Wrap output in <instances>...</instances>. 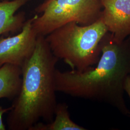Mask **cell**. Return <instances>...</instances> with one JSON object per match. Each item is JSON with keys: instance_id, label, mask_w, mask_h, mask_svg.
<instances>
[{"instance_id": "1", "label": "cell", "mask_w": 130, "mask_h": 130, "mask_svg": "<svg viewBox=\"0 0 130 130\" xmlns=\"http://www.w3.org/2000/svg\"><path fill=\"white\" fill-rule=\"evenodd\" d=\"M108 32L101 42V55L95 66L84 71L56 69V91L106 103L130 117L124 97V83L130 75V39L119 42Z\"/></svg>"}, {"instance_id": "2", "label": "cell", "mask_w": 130, "mask_h": 130, "mask_svg": "<svg viewBox=\"0 0 130 130\" xmlns=\"http://www.w3.org/2000/svg\"><path fill=\"white\" fill-rule=\"evenodd\" d=\"M54 56L45 36L38 35L32 55L21 67L22 84L6 120L9 130H29L43 120H54L57 105Z\"/></svg>"}, {"instance_id": "3", "label": "cell", "mask_w": 130, "mask_h": 130, "mask_svg": "<svg viewBox=\"0 0 130 130\" xmlns=\"http://www.w3.org/2000/svg\"><path fill=\"white\" fill-rule=\"evenodd\" d=\"M108 30L100 18L89 25L72 22L46 36L53 55L70 67L84 71L96 64L101 55V42Z\"/></svg>"}, {"instance_id": "4", "label": "cell", "mask_w": 130, "mask_h": 130, "mask_svg": "<svg viewBox=\"0 0 130 130\" xmlns=\"http://www.w3.org/2000/svg\"><path fill=\"white\" fill-rule=\"evenodd\" d=\"M101 0H46L38 7L33 28L38 35L46 36L70 22L89 25L101 18Z\"/></svg>"}, {"instance_id": "5", "label": "cell", "mask_w": 130, "mask_h": 130, "mask_svg": "<svg viewBox=\"0 0 130 130\" xmlns=\"http://www.w3.org/2000/svg\"><path fill=\"white\" fill-rule=\"evenodd\" d=\"M35 17L26 21L18 34L0 37V67L9 64L21 68L32 56L38 36L33 28Z\"/></svg>"}, {"instance_id": "6", "label": "cell", "mask_w": 130, "mask_h": 130, "mask_svg": "<svg viewBox=\"0 0 130 130\" xmlns=\"http://www.w3.org/2000/svg\"><path fill=\"white\" fill-rule=\"evenodd\" d=\"M101 18L116 42L130 36V0H101Z\"/></svg>"}, {"instance_id": "7", "label": "cell", "mask_w": 130, "mask_h": 130, "mask_svg": "<svg viewBox=\"0 0 130 130\" xmlns=\"http://www.w3.org/2000/svg\"><path fill=\"white\" fill-rule=\"evenodd\" d=\"M29 0L0 1V36L20 31L25 21L23 13L15 14Z\"/></svg>"}, {"instance_id": "8", "label": "cell", "mask_w": 130, "mask_h": 130, "mask_svg": "<svg viewBox=\"0 0 130 130\" xmlns=\"http://www.w3.org/2000/svg\"><path fill=\"white\" fill-rule=\"evenodd\" d=\"M22 84L21 68L5 64L0 67V99L15 98Z\"/></svg>"}, {"instance_id": "9", "label": "cell", "mask_w": 130, "mask_h": 130, "mask_svg": "<svg viewBox=\"0 0 130 130\" xmlns=\"http://www.w3.org/2000/svg\"><path fill=\"white\" fill-rule=\"evenodd\" d=\"M70 119L68 106L65 103L57 104L54 120L47 123L38 122L29 130H86Z\"/></svg>"}, {"instance_id": "10", "label": "cell", "mask_w": 130, "mask_h": 130, "mask_svg": "<svg viewBox=\"0 0 130 130\" xmlns=\"http://www.w3.org/2000/svg\"><path fill=\"white\" fill-rule=\"evenodd\" d=\"M12 109V106L6 108H4L0 106V130H6V127L3 122V116L5 113H8Z\"/></svg>"}, {"instance_id": "11", "label": "cell", "mask_w": 130, "mask_h": 130, "mask_svg": "<svg viewBox=\"0 0 130 130\" xmlns=\"http://www.w3.org/2000/svg\"><path fill=\"white\" fill-rule=\"evenodd\" d=\"M124 90L125 93H127L130 99V75L126 79L124 85Z\"/></svg>"}, {"instance_id": "12", "label": "cell", "mask_w": 130, "mask_h": 130, "mask_svg": "<svg viewBox=\"0 0 130 130\" xmlns=\"http://www.w3.org/2000/svg\"><path fill=\"white\" fill-rule=\"evenodd\" d=\"M6 1V0H0V1Z\"/></svg>"}]
</instances>
